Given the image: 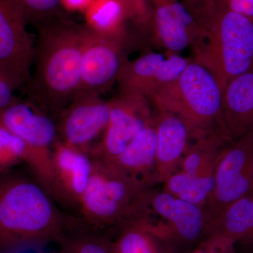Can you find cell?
Here are the masks:
<instances>
[{"label": "cell", "mask_w": 253, "mask_h": 253, "mask_svg": "<svg viewBox=\"0 0 253 253\" xmlns=\"http://www.w3.org/2000/svg\"><path fill=\"white\" fill-rule=\"evenodd\" d=\"M214 182L204 207L207 229L214 218L253 186V131L226 145L216 165Z\"/></svg>", "instance_id": "obj_8"}, {"label": "cell", "mask_w": 253, "mask_h": 253, "mask_svg": "<svg viewBox=\"0 0 253 253\" xmlns=\"http://www.w3.org/2000/svg\"><path fill=\"white\" fill-rule=\"evenodd\" d=\"M111 162L133 177L158 184L154 118Z\"/></svg>", "instance_id": "obj_19"}, {"label": "cell", "mask_w": 253, "mask_h": 253, "mask_svg": "<svg viewBox=\"0 0 253 253\" xmlns=\"http://www.w3.org/2000/svg\"><path fill=\"white\" fill-rule=\"evenodd\" d=\"M181 1L199 24L225 6L224 0H181Z\"/></svg>", "instance_id": "obj_28"}, {"label": "cell", "mask_w": 253, "mask_h": 253, "mask_svg": "<svg viewBox=\"0 0 253 253\" xmlns=\"http://www.w3.org/2000/svg\"><path fill=\"white\" fill-rule=\"evenodd\" d=\"M86 26L103 36L124 41L129 21L126 9L118 0H92L84 10Z\"/></svg>", "instance_id": "obj_23"}, {"label": "cell", "mask_w": 253, "mask_h": 253, "mask_svg": "<svg viewBox=\"0 0 253 253\" xmlns=\"http://www.w3.org/2000/svg\"><path fill=\"white\" fill-rule=\"evenodd\" d=\"M68 216L27 168L0 173V253L42 252L57 243Z\"/></svg>", "instance_id": "obj_1"}, {"label": "cell", "mask_w": 253, "mask_h": 253, "mask_svg": "<svg viewBox=\"0 0 253 253\" xmlns=\"http://www.w3.org/2000/svg\"><path fill=\"white\" fill-rule=\"evenodd\" d=\"M110 113L111 101L98 95L75 96L54 119L59 140L89 154L104 134Z\"/></svg>", "instance_id": "obj_10"}, {"label": "cell", "mask_w": 253, "mask_h": 253, "mask_svg": "<svg viewBox=\"0 0 253 253\" xmlns=\"http://www.w3.org/2000/svg\"><path fill=\"white\" fill-rule=\"evenodd\" d=\"M214 184V176L193 175L179 169L163 183L162 189L178 199L204 208Z\"/></svg>", "instance_id": "obj_24"}, {"label": "cell", "mask_w": 253, "mask_h": 253, "mask_svg": "<svg viewBox=\"0 0 253 253\" xmlns=\"http://www.w3.org/2000/svg\"><path fill=\"white\" fill-rule=\"evenodd\" d=\"M15 0H0V65L23 82L31 78L35 42Z\"/></svg>", "instance_id": "obj_14"}, {"label": "cell", "mask_w": 253, "mask_h": 253, "mask_svg": "<svg viewBox=\"0 0 253 253\" xmlns=\"http://www.w3.org/2000/svg\"><path fill=\"white\" fill-rule=\"evenodd\" d=\"M229 143L220 131L193 141L181 161L179 169L193 175L214 176L218 160Z\"/></svg>", "instance_id": "obj_22"}, {"label": "cell", "mask_w": 253, "mask_h": 253, "mask_svg": "<svg viewBox=\"0 0 253 253\" xmlns=\"http://www.w3.org/2000/svg\"><path fill=\"white\" fill-rule=\"evenodd\" d=\"M22 11L27 24L38 28L61 17V0H15Z\"/></svg>", "instance_id": "obj_25"}, {"label": "cell", "mask_w": 253, "mask_h": 253, "mask_svg": "<svg viewBox=\"0 0 253 253\" xmlns=\"http://www.w3.org/2000/svg\"><path fill=\"white\" fill-rule=\"evenodd\" d=\"M151 31L168 53L178 54L194 45L201 28L181 0H150Z\"/></svg>", "instance_id": "obj_16"}, {"label": "cell", "mask_w": 253, "mask_h": 253, "mask_svg": "<svg viewBox=\"0 0 253 253\" xmlns=\"http://www.w3.org/2000/svg\"><path fill=\"white\" fill-rule=\"evenodd\" d=\"M107 126L91 157L112 161L143 129L154 121V113L149 99L140 95L121 94L111 100Z\"/></svg>", "instance_id": "obj_9"}, {"label": "cell", "mask_w": 253, "mask_h": 253, "mask_svg": "<svg viewBox=\"0 0 253 253\" xmlns=\"http://www.w3.org/2000/svg\"><path fill=\"white\" fill-rule=\"evenodd\" d=\"M152 217L160 220L145 222L146 225L166 241L174 253L201 246L206 239L207 221L204 208L155 186L148 191L143 220Z\"/></svg>", "instance_id": "obj_7"}, {"label": "cell", "mask_w": 253, "mask_h": 253, "mask_svg": "<svg viewBox=\"0 0 253 253\" xmlns=\"http://www.w3.org/2000/svg\"><path fill=\"white\" fill-rule=\"evenodd\" d=\"M27 148L25 143L0 124V173L25 164Z\"/></svg>", "instance_id": "obj_26"}, {"label": "cell", "mask_w": 253, "mask_h": 253, "mask_svg": "<svg viewBox=\"0 0 253 253\" xmlns=\"http://www.w3.org/2000/svg\"><path fill=\"white\" fill-rule=\"evenodd\" d=\"M24 86L22 82L14 76L0 78V110L14 103L18 99L15 92Z\"/></svg>", "instance_id": "obj_29"}, {"label": "cell", "mask_w": 253, "mask_h": 253, "mask_svg": "<svg viewBox=\"0 0 253 253\" xmlns=\"http://www.w3.org/2000/svg\"><path fill=\"white\" fill-rule=\"evenodd\" d=\"M228 9L253 21V0H224Z\"/></svg>", "instance_id": "obj_30"}, {"label": "cell", "mask_w": 253, "mask_h": 253, "mask_svg": "<svg viewBox=\"0 0 253 253\" xmlns=\"http://www.w3.org/2000/svg\"><path fill=\"white\" fill-rule=\"evenodd\" d=\"M200 26L192 60L212 73L224 92L253 65V21L225 6Z\"/></svg>", "instance_id": "obj_5"}, {"label": "cell", "mask_w": 253, "mask_h": 253, "mask_svg": "<svg viewBox=\"0 0 253 253\" xmlns=\"http://www.w3.org/2000/svg\"><path fill=\"white\" fill-rule=\"evenodd\" d=\"M124 6L128 20L139 29H151L152 10L150 0H118Z\"/></svg>", "instance_id": "obj_27"}, {"label": "cell", "mask_w": 253, "mask_h": 253, "mask_svg": "<svg viewBox=\"0 0 253 253\" xmlns=\"http://www.w3.org/2000/svg\"><path fill=\"white\" fill-rule=\"evenodd\" d=\"M37 29L28 99L54 120L79 89L86 27L60 18Z\"/></svg>", "instance_id": "obj_2"}, {"label": "cell", "mask_w": 253, "mask_h": 253, "mask_svg": "<svg viewBox=\"0 0 253 253\" xmlns=\"http://www.w3.org/2000/svg\"><path fill=\"white\" fill-rule=\"evenodd\" d=\"M0 124L25 143L26 168L51 194V153L59 139L54 120L31 100L18 98L0 110Z\"/></svg>", "instance_id": "obj_6"}, {"label": "cell", "mask_w": 253, "mask_h": 253, "mask_svg": "<svg viewBox=\"0 0 253 253\" xmlns=\"http://www.w3.org/2000/svg\"><path fill=\"white\" fill-rule=\"evenodd\" d=\"M222 97L223 91L212 73L191 59L180 76L149 101L156 111H166L180 118L194 141L216 131L223 134Z\"/></svg>", "instance_id": "obj_4"}, {"label": "cell", "mask_w": 253, "mask_h": 253, "mask_svg": "<svg viewBox=\"0 0 253 253\" xmlns=\"http://www.w3.org/2000/svg\"><path fill=\"white\" fill-rule=\"evenodd\" d=\"M191 60L178 54L151 52L126 61L118 79L121 93L149 99L175 81Z\"/></svg>", "instance_id": "obj_13"}, {"label": "cell", "mask_w": 253, "mask_h": 253, "mask_svg": "<svg viewBox=\"0 0 253 253\" xmlns=\"http://www.w3.org/2000/svg\"><path fill=\"white\" fill-rule=\"evenodd\" d=\"M64 9L69 11H84L92 0H61Z\"/></svg>", "instance_id": "obj_31"}, {"label": "cell", "mask_w": 253, "mask_h": 253, "mask_svg": "<svg viewBox=\"0 0 253 253\" xmlns=\"http://www.w3.org/2000/svg\"><path fill=\"white\" fill-rule=\"evenodd\" d=\"M90 155L63 144L58 139L51 153V195L62 209L77 215L90 179Z\"/></svg>", "instance_id": "obj_12"}, {"label": "cell", "mask_w": 253, "mask_h": 253, "mask_svg": "<svg viewBox=\"0 0 253 253\" xmlns=\"http://www.w3.org/2000/svg\"><path fill=\"white\" fill-rule=\"evenodd\" d=\"M56 244L60 253H113L111 232L92 227L71 214Z\"/></svg>", "instance_id": "obj_20"}, {"label": "cell", "mask_w": 253, "mask_h": 253, "mask_svg": "<svg viewBox=\"0 0 253 253\" xmlns=\"http://www.w3.org/2000/svg\"><path fill=\"white\" fill-rule=\"evenodd\" d=\"M44 253V252H42H42H38V253Z\"/></svg>", "instance_id": "obj_32"}, {"label": "cell", "mask_w": 253, "mask_h": 253, "mask_svg": "<svg viewBox=\"0 0 253 253\" xmlns=\"http://www.w3.org/2000/svg\"><path fill=\"white\" fill-rule=\"evenodd\" d=\"M234 245L253 253V186L210 223L201 247L213 253Z\"/></svg>", "instance_id": "obj_15"}, {"label": "cell", "mask_w": 253, "mask_h": 253, "mask_svg": "<svg viewBox=\"0 0 253 253\" xmlns=\"http://www.w3.org/2000/svg\"><path fill=\"white\" fill-rule=\"evenodd\" d=\"M124 41L103 36L86 27L77 94L100 96L117 82L126 59Z\"/></svg>", "instance_id": "obj_11"}, {"label": "cell", "mask_w": 253, "mask_h": 253, "mask_svg": "<svg viewBox=\"0 0 253 253\" xmlns=\"http://www.w3.org/2000/svg\"><path fill=\"white\" fill-rule=\"evenodd\" d=\"M92 161L90 179L76 216L111 233L127 221H137L146 192L157 184L129 175L111 161Z\"/></svg>", "instance_id": "obj_3"}, {"label": "cell", "mask_w": 253, "mask_h": 253, "mask_svg": "<svg viewBox=\"0 0 253 253\" xmlns=\"http://www.w3.org/2000/svg\"><path fill=\"white\" fill-rule=\"evenodd\" d=\"M113 253H173L143 221H129L112 233Z\"/></svg>", "instance_id": "obj_21"}, {"label": "cell", "mask_w": 253, "mask_h": 253, "mask_svg": "<svg viewBox=\"0 0 253 253\" xmlns=\"http://www.w3.org/2000/svg\"><path fill=\"white\" fill-rule=\"evenodd\" d=\"M221 130L229 142L253 131V65L223 92Z\"/></svg>", "instance_id": "obj_18"}, {"label": "cell", "mask_w": 253, "mask_h": 253, "mask_svg": "<svg viewBox=\"0 0 253 253\" xmlns=\"http://www.w3.org/2000/svg\"><path fill=\"white\" fill-rule=\"evenodd\" d=\"M156 176L162 184L179 170L181 161L191 145L189 129L180 118L166 111H156Z\"/></svg>", "instance_id": "obj_17"}]
</instances>
